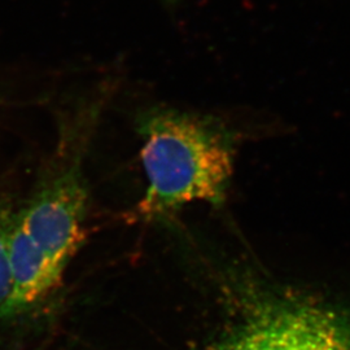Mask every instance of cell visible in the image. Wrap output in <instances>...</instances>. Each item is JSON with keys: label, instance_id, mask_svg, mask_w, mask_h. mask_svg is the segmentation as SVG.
<instances>
[{"label": "cell", "instance_id": "3957f363", "mask_svg": "<svg viewBox=\"0 0 350 350\" xmlns=\"http://www.w3.org/2000/svg\"><path fill=\"white\" fill-rule=\"evenodd\" d=\"M205 350H350V322L313 301L258 299Z\"/></svg>", "mask_w": 350, "mask_h": 350}, {"label": "cell", "instance_id": "7a4b0ae2", "mask_svg": "<svg viewBox=\"0 0 350 350\" xmlns=\"http://www.w3.org/2000/svg\"><path fill=\"white\" fill-rule=\"evenodd\" d=\"M88 200L81 163L73 157L46 176L25 205L13 213L8 319L33 312L62 284L68 265L85 240Z\"/></svg>", "mask_w": 350, "mask_h": 350}, {"label": "cell", "instance_id": "6da1fadb", "mask_svg": "<svg viewBox=\"0 0 350 350\" xmlns=\"http://www.w3.org/2000/svg\"><path fill=\"white\" fill-rule=\"evenodd\" d=\"M140 160L147 179L137 217L159 221L188 204L221 205L235 165V134L221 120L174 108L139 113Z\"/></svg>", "mask_w": 350, "mask_h": 350}, {"label": "cell", "instance_id": "277c9868", "mask_svg": "<svg viewBox=\"0 0 350 350\" xmlns=\"http://www.w3.org/2000/svg\"><path fill=\"white\" fill-rule=\"evenodd\" d=\"M13 213L0 204V319H8L12 301V271L10 262V230Z\"/></svg>", "mask_w": 350, "mask_h": 350}]
</instances>
